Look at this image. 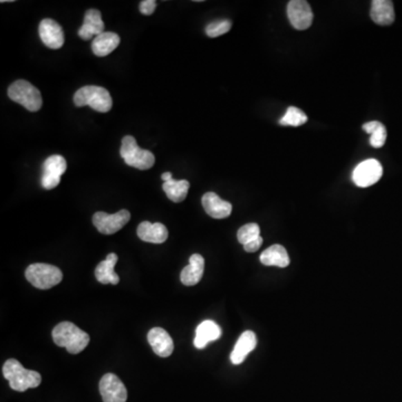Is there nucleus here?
<instances>
[{"instance_id":"f257e3e1","label":"nucleus","mask_w":402,"mask_h":402,"mask_svg":"<svg viewBox=\"0 0 402 402\" xmlns=\"http://www.w3.org/2000/svg\"><path fill=\"white\" fill-rule=\"evenodd\" d=\"M54 343L65 348L71 355H78L89 343V335L71 322L59 323L53 330Z\"/></svg>"},{"instance_id":"6ab92c4d","label":"nucleus","mask_w":402,"mask_h":402,"mask_svg":"<svg viewBox=\"0 0 402 402\" xmlns=\"http://www.w3.org/2000/svg\"><path fill=\"white\" fill-rule=\"evenodd\" d=\"M204 260L201 255L193 254L189 260V265L181 272L180 279L186 286L198 284L204 275Z\"/></svg>"},{"instance_id":"aec40b11","label":"nucleus","mask_w":402,"mask_h":402,"mask_svg":"<svg viewBox=\"0 0 402 402\" xmlns=\"http://www.w3.org/2000/svg\"><path fill=\"white\" fill-rule=\"evenodd\" d=\"M222 335V330L218 324L213 321H204L199 324L195 330V337L193 343L197 349H204L209 342L218 340Z\"/></svg>"},{"instance_id":"f03ea898","label":"nucleus","mask_w":402,"mask_h":402,"mask_svg":"<svg viewBox=\"0 0 402 402\" xmlns=\"http://www.w3.org/2000/svg\"><path fill=\"white\" fill-rule=\"evenodd\" d=\"M3 374L8 380L12 390L18 392H25L42 383V376L37 371L25 369L15 359H9L3 364Z\"/></svg>"},{"instance_id":"20e7f679","label":"nucleus","mask_w":402,"mask_h":402,"mask_svg":"<svg viewBox=\"0 0 402 402\" xmlns=\"http://www.w3.org/2000/svg\"><path fill=\"white\" fill-rule=\"evenodd\" d=\"M25 276L30 284L39 290H50L59 285L63 279V273L59 267L43 263L30 265L27 267Z\"/></svg>"},{"instance_id":"c756f323","label":"nucleus","mask_w":402,"mask_h":402,"mask_svg":"<svg viewBox=\"0 0 402 402\" xmlns=\"http://www.w3.org/2000/svg\"><path fill=\"white\" fill-rule=\"evenodd\" d=\"M262 245H263V238L258 237L257 240H253L251 243L244 245V249L247 253H255V251H257L262 247Z\"/></svg>"},{"instance_id":"39448f33","label":"nucleus","mask_w":402,"mask_h":402,"mask_svg":"<svg viewBox=\"0 0 402 402\" xmlns=\"http://www.w3.org/2000/svg\"><path fill=\"white\" fill-rule=\"evenodd\" d=\"M120 154L127 166L134 167L139 170H148L152 168L156 161L154 154L151 151L140 148L132 136H125L123 138Z\"/></svg>"},{"instance_id":"423d86ee","label":"nucleus","mask_w":402,"mask_h":402,"mask_svg":"<svg viewBox=\"0 0 402 402\" xmlns=\"http://www.w3.org/2000/svg\"><path fill=\"white\" fill-rule=\"evenodd\" d=\"M8 96L30 112H37L43 107L42 94L30 82L18 80L9 86Z\"/></svg>"},{"instance_id":"4be33fe9","label":"nucleus","mask_w":402,"mask_h":402,"mask_svg":"<svg viewBox=\"0 0 402 402\" xmlns=\"http://www.w3.org/2000/svg\"><path fill=\"white\" fill-rule=\"evenodd\" d=\"M121 39L118 34L112 32H104L96 36L92 42V50L94 55L98 57L107 56L120 45Z\"/></svg>"},{"instance_id":"7c9ffc66","label":"nucleus","mask_w":402,"mask_h":402,"mask_svg":"<svg viewBox=\"0 0 402 402\" xmlns=\"http://www.w3.org/2000/svg\"><path fill=\"white\" fill-rule=\"evenodd\" d=\"M161 178H162V180L166 182V181L171 180L172 173L171 172H165Z\"/></svg>"},{"instance_id":"a878e982","label":"nucleus","mask_w":402,"mask_h":402,"mask_svg":"<svg viewBox=\"0 0 402 402\" xmlns=\"http://www.w3.org/2000/svg\"><path fill=\"white\" fill-rule=\"evenodd\" d=\"M308 122V116L302 109L295 107H290L287 109L285 116L281 118L282 125L286 127H301Z\"/></svg>"},{"instance_id":"2eb2a0df","label":"nucleus","mask_w":402,"mask_h":402,"mask_svg":"<svg viewBox=\"0 0 402 402\" xmlns=\"http://www.w3.org/2000/svg\"><path fill=\"white\" fill-rule=\"evenodd\" d=\"M104 33V23L100 17V10L89 9L84 16V23L78 30V36L83 41H89L93 37Z\"/></svg>"},{"instance_id":"f3484780","label":"nucleus","mask_w":402,"mask_h":402,"mask_svg":"<svg viewBox=\"0 0 402 402\" xmlns=\"http://www.w3.org/2000/svg\"><path fill=\"white\" fill-rule=\"evenodd\" d=\"M370 16L376 24L389 26L394 21V3L390 0H373Z\"/></svg>"},{"instance_id":"0eeeda50","label":"nucleus","mask_w":402,"mask_h":402,"mask_svg":"<svg viewBox=\"0 0 402 402\" xmlns=\"http://www.w3.org/2000/svg\"><path fill=\"white\" fill-rule=\"evenodd\" d=\"M382 173L383 168L378 160H364L355 167L352 173V180L360 188H368L376 184L381 179Z\"/></svg>"},{"instance_id":"c85d7f7f","label":"nucleus","mask_w":402,"mask_h":402,"mask_svg":"<svg viewBox=\"0 0 402 402\" xmlns=\"http://www.w3.org/2000/svg\"><path fill=\"white\" fill-rule=\"evenodd\" d=\"M156 8H157V1L154 0H143L140 3V12L142 15H152Z\"/></svg>"},{"instance_id":"393cba45","label":"nucleus","mask_w":402,"mask_h":402,"mask_svg":"<svg viewBox=\"0 0 402 402\" xmlns=\"http://www.w3.org/2000/svg\"><path fill=\"white\" fill-rule=\"evenodd\" d=\"M363 130L371 136L370 145L373 148H381L387 141V129L381 122L371 121L363 125Z\"/></svg>"},{"instance_id":"5701e85b","label":"nucleus","mask_w":402,"mask_h":402,"mask_svg":"<svg viewBox=\"0 0 402 402\" xmlns=\"http://www.w3.org/2000/svg\"><path fill=\"white\" fill-rule=\"evenodd\" d=\"M260 263L265 266H277L284 268L290 265V257L283 246L273 245L262 253Z\"/></svg>"},{"instance_id":"9b49d317","label":"nucleus","mask_w":402,"mask_h":402,"mask_svg":"<svg viewBox=\"0 0 402 402\" xmlns=\"http://www.w3.org/2000/svg\"><path fill=\"white\" fill-rule=\"evenodd\" d=\"M100 392L104 402H125L127 399L125 383L113 373H107L100 379Z\"/></svg>"},{"instance_id":"a211bd4d","label":"nucleus","mask_w":402,"mask_h":402,"mask_svg":"<svg viewBox=\"0 0 402 402\" xmlns=\"http://www.w3.org/2000/svg\"><path fill=\"white\" fill-rule=\"evenodd\" d=\"M257 339L256 335L253 331L244 332L237 341L234 350L231 352V360L233 364L243 363L244 360L247 358V355L256 348Z\"/></svg>"},{"instance_id":"f8f14e48","label":"nucleus","mask_w":402,"mask_h":402,"mask_svg":"<svg viewBox=\"0 0 402 402\" xmlns=\"http://www.w3.org/2000/svg\"><path fill=\"white\" fill-rule=\"evenodd\" d=\"M39 37L50 50H59L64 45V32L59 23L53 19H44L39 24Z\"/></svg>"},{"instance_id":"7ed1b4c3","label":"nucleus","mask_w":402,"mask_h":402,"mask_svg":"<svg viewBox=\"0 0 402 402\" xmlns=\"http://www.w3.org/2000/svg\"><path fill=\"white\" fill-rule=\"evenodd\" d=\"M74 104L80 107L89 105L98 112L107 113L112 109L113 100L107 89L100 86L89 85L76 91L74 94Z\"/></svg>"},{"instance_id":"cd10ccee","label":"nucleus","mask_w":402,"mask_h":402,"mask_svg":"<svg viewBox=\"0 0 402 402\" xmlns=\"http://www.w3.org/2000/svg\"><path fill=\"white\" fill-rule=\"evenodd\" d=\"M231 28V21L228 19H222V21H213L206 27V34L211 39L218 37L228 33Z\"/></svg>"},{"instance_id":"6e6552de","label":"nucleus","mask_w":402,"mask_h":402,"mask_svg":"<svg viewBox=\"0 0 402 402\" xmlns=\"http://www.w3.org/2000/svg\"><path fill=\"white\" fill-rule=\"evenodd\" d=\"M131 213L127 210L122 209L113 215L98 211L93 216V224L100 234L112 235L118 233L130 222Z\"/></svg>"},{"instance_id":"ddd939ff","label":"nucleus","mask_w":402,"mask_h":402,"mask_svg":"<svg viewBox=\"0 0 402 402\" xmlns=\"http://www.w3.org/2000/svg\"><path fill=\"white\" fill-rule=\"evenodd\" d=\"M148 341L154 353L161 358H168L175 349L171 337L162 328H152L148 333Z\"/></svg>"},{"instance_id":"1a4fd4ad","label":"nucleus","mask_w":402,"mask_h":402,"mask_svg":"<svg viewBox=\"0 0 402 402\" xmlns=\"http://www.w3.org/2000/svg\"><path fill=\"white\" fill-rule=\"evenodd\" d=\"M67 169V163L64 157L54 154L45 160L43 166L42 186L45 189H54L61 182V177Z\"/></svg>"},{"instance_id":"b1692460","label":"nucleus","mask_w":402,"mask_h":402,"mask_svg":"<svg viewBox=\"0 0 402 402\" xmlns=\"http://www.w3.org/2000/svg\"><path fill=\"white\" fill-rule=\"evenodd\" d=\"M163 191L166 193L167 197L173 202H181L186 199L188 191H189V181L175 180L172 178L171 180L166 181L162 186Z\"/></svg>"},{"instance_id":"4468645a","label":"nucleus","mask_w":402,"mask_h":402,"mask_svg":"<svg viewBox=\"0 0 402 402\" xmlns=\"http://www.w3.org/2000/svg\"><path fill=\"white\" fill-rule=\"evenodd\" d=\"M201 202H202L206 213L211 218L224 219L231 216V210H233L231 202L222 200L215 193H204Z\"/></svg>"},{"instance_id":"9d476101","label":"nucleus","mask_w":402,"mask_h":402,"mask_svg":"<svg viewBox=\"0 0 402 402\" xmlns=\"http://www.w3.org/2000/svg\"><path fill=\"white\" fill-rule=\"evenodd\" d=\"M287 16L292 26L297 30L310 28L313 23V12L305 0H292L287 5Z\"/></svg>"},{"instance_id":"412c9836","label":"nucleus","mask_w":402,"mask_h":402,"mask_svg":"<svg viewBox=\"0 0 402 402\" xmlns=\"http://www.w3.org/2000/svg\"><path fill=\"white\" fill-rule=\"evenodd\" d=\"M118 263V255H107V260L100 262L95 269V277L100 284L116 285L120 282V277L114 272V267Z\"/></svg>"},{"instance_id":"dca6fc26","label":"nucleus","mask_w":402,"mask_h":402,"mask_svg":"<svg viewBox=\"0 0 402 402\" xmlns=\"http://www.w3.org/2000/svg\"><path fill=\"white\" fill-rule=\"evenodd\" d=\"M136 233L140 240L152 244L165 243L169 236L168 229L161 222H154V224L149 222H141Z\"/></svg>"},{"instance_id":"bb28decb","label":"nucleus","mask_w":402,"mask_h":402,"mask_svg":"<svg viewBox=\"0 0 402 402\" xmlns=\"http://www.w3.org/2000/svg\"><path fill=\"white\" fill-rule=\"evenodd\" d=\"M258 237H260V228L255 222L240 227L237 233V238L242 245L251 243L253 240H257Z\"/></svg>"}]
</instances>
